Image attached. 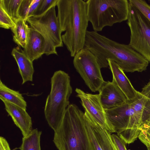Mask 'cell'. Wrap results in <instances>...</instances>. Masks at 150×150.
Masks as SVG:
<instances>
[{"label": "cell", "mask_w": 150, "mask_h": 150, "mask_svg": "<svg viewBox=\"0 0 150 150\" xmlns=\"http://www.w3.org/2000/svg\"><path fill=\"white\" fill-rule=\"evenodd\" d=\"M74 66L92 92L99 91L105 81L101 68L93 54L84 47L74 57Z\"/></svg>", "instance_id": "obj_9"}, {"label": "cell", "mask_w": 150, "mask_h": 150, "mask_svg": "<svg viewBox=\"0 0 150 150\" xmlns=\"http://www.w3.org/2000/svg\"><path fill=\"white\" fill-rule=\"evenodd\" d=\"M32 61L45 54H51L47 43L43 35L30 25L26 43L23 50Z\"/></svg>", "instance_id": "obj_12"}, {"label": "cell", "mask_w": 150, "mask_h": 150, "mask_svg": "<svg viewBox=\"0 0 150 150\" xmlns=\"http://www.w3.org/2000/svg\"><path fill=\"white\" fill-rule=\"evenodd\" d=\"M127 24L130 31L129 45L150 62V22L129 1Z\"/></svg>", "instance_id": "obj_7"}, {"label": "cell", "mask_w": 150, "mask_h": 150, "mask_svg": "<svg viewBox=\"0 0 150 150\" xmlns=\"http://www.w3.org/2000/svg\"><path fill=\"white\" fill-rule=\"evenodd\" d=\"M57 17L63 44L71 57L85 47L88 26L87 4L83 0H58Z\"/></svg>", "instance_id": "obj_1"}, {"label": "cell", "mask_w": 150, "mask_h": 150, "mask_svg": "<svg viewBox=\"0 0 150 150\" xmlns=\"http://www.w3.org/2000/svg\"></svg>", "instance_id": "obj_32"}, {"label": "cell", "mask_w": 150, "mask_h": 150, "mask_svg": "<svg viewBox=\"0 0 150 150\" xmlns=\"http://www.w3.org/2000/svg\"><path fill=\"white\" fill-rule=\"evenodd\" d=\"M53 141L58 150H95L88 134L84 115L71 104L56 130Z\"/></svg>", "instance_id": "obj_2"}, {"label": "cell", "mask_w": 150, "mask_h": 150, "mask_svg": "<svg viewBox=\"0 0 150 150\" xmlns=\"http://www.w3.org/2000/svg\"><path fill=\"white\" fill-rule=\"evenodd\" d=\"M11 54L18 64L19 71L22 79V84L28 81H32L34 71L33 62L26 56L23 50L20 51L14 48Z\"/></svg>", "instance_id": "obj_16"}, {"label": "cell", "mask_w": 150, "mask_h": 150, "mask_svg": "<svg viewBox=\"0 0 150 150\" xmlns=\"http://www.w3.org/2000/svg\"><path fill=\"white\" fill-rule=\"evenodd\" d=\"M42 132L37 129L32 130L26 136L23 137L21 150H41L40 138Z\"/></svg>", "instance_id": "obj_20"}, {"label": "cell", "mask_w": 150, "mask_h": 150, "mask_svg": "<svg viewBox=\"0 0 150 150\" xmlns=\"http://www.w3.org/2000/svg\"><path fill=\"white\" fill-rule=\"evenodd\" d=\"M147 150H150V149H147Z\"/></svg>", "instance_id": "obj_30"}, {"label": "cell", "mask_w": 150, "mask_h": 150, "mask_svg": "<svg viewBox=\"0 0 150 150\" xmlns=\"http://www.w3.org/2000/svg\"></svg>", "instance_id": "obj_31"}, {"label": "cell", "mask_w": 150, "mask_h": 150, "mask_svg": "<svg viewBox=\"0 0 150 150\" xmlns=\"http://www.w3.org/2000/svg\"><path fill=\"white\" fill-rule=\"evenodd\" d=\"M84 115L87 131L95 150H118L111 133L96 123L85 111Z\"/></svg>", "instance_id": "obj_11"}, {"label": "cell", "mask_w": 150, "mask_h": 150, "mask_svg": "<svg viewBox=\"0 0 150 150\" xmlns=\"http://www.w3.org/2000/svg\"><path fill=\"white\" fill-rule=\"evenodd\" d=\"M3 102L5 110L20 129L23 137L26 136L32 130V123L31 117L26 110L7 101Z\"/></svg>", "instance_id": "obj_14"}, {"label": "cell", "mask_w": 150, "mask_h": 150, "mask_svg": "<svg viewBox=\"0 0 150 150\" xmlns=\"http://www.w3.org/2000/svg\"><path fill=\"white\" fill-rule=\"evenodd\" d=\"M58 0H41L33 17L42 15L54 5H57Z\"/></svg>", "instance_id": "obj_25"}, {"label": "cell", "mask_w": 150, "mask_h": 150, "mask_svg": "<svg viewBox=\"0 0 150 150\" xmlns=\"http://www.w3.org/2000/svg\"><path fill=\"white\" fill-rule=\"evenodd\" d=\"M54 5L41 16L28 18L26 21L45 39L51 54L57 55L56 48L63 47L62 33Z\"/></svg>", "instance_id": "obj_8"}, {"label": "cell", "mask_w": 150, "mask_h": 150, "mask_svg": "<svg viewBox=\"0 0 150 150\" xmlns=\"http://www.w3.org/2000/svg\"><path fill=\"white\" fill-rule=\"evenodd\" d=\"M88 19L93 31H101L106 26L127 20L129 3L127 0H87Z\"/></svg>", "instance_id": "obj_5"}, {"label": "cell", "mask_w": 150, "mask_h": 150, "mask_svg": "<svg viewBox=\"0 0 150 150\" xmlns=\"http://www.w3.org/2000/svg\"><path fill=\"white\" fill-rule=\"evenodd\" d=\"M141 93L150 99V81L143 87Z\"/></svg>", "instance_id": "obj_29"}, {"label": "cell", "mask_w": 150, "mask_h": 150, "mask_svg": "<svg viewBox=\"0 0 150 150\" xmlns=\"http://www.w3.org/2000/svg\"><path fill=\"white\" fill-rule=\"evenodd\" d=\"M75 91L77 97L81 100V105L85 111L98 124L111 133L115 131L107 120L105 110L100 100L99 95L84 92L81 89L76 88Z\"/></svg>", "instance_id": "obj_10"}, {"label": "cell", "mask_w": 150, "mask_h": 150, "mask_svg": "<svg viewBox=\"0 0 150 150\" xmlns=\"http://www.w3.org/2000/svg\"><path fill=\"white\" fill-rule=\"evenodd\" d=\"M15 25L11 29L13 35V39L18 46L23 49L26 43L29 27L25 20L18 18L15 21Z\"/></svg>", "instance_id": "obj_19"}, {"label": "cell", "mask_w": 150, "mask_h": 150, "mask_svg": "<svg viewBox=\"0 0 150 150\" xmlns=\"http://www.w3.org/2000/svg\"><path fill=\"white\" fill-rule=\"evenodd\" d=\"M41 1V0H22L18 11L19 18L26 21L28 18L33 17Z\"/></svg>", "instance_id": "obj_21"}, {"label": "cell", "mask_w": 150, "mask_h": 150, "mask_svg": "<svg viewBox=\"0 0 150 150\" xmlns=\"http://www.w3.org/2000/svg\"><path fill=\"white\" fill-rule=\"evenodd\" d=\"M0 99L26 110L27 103L22 94L18 91L11 89L0 80Z\"/></svg>", "instance_id": "obj_17"}, {"label": "cell", "mask_w": 150, "mask_h": 150, "mask_svg": "<svg viewBox=\"0 0 150 150\" xmlns=\"http://www.w3.org/2000/svg\"><path fill=\"white\" fill-rule=\"evenodd\" d=\"M107 61L112 75V81L122 91L128 100L134 99L139 91L134 89L123 70L115 62L109 59Z\"/></svg>", "instance_id": "obj_15"}, {"label": "cell", "mask_w": 150, "mask_h": 150, "mask_svg": "<svg viewBox=\"0 0 150 150\" xmlns=\"http://www.w3.org/2000/svg\"><path fill=\"white\" fill-rule=\"evenodd\" d=\"M22 1V0H0V5L15 21L19 18L18 11Z\"/></svg>", "instance_id": "obj_22"}, {"label": "cell", "mask_w": 150, "mask_h": 150, "mask_svg": "<svg viewBox=\"0 0 150 150\" xmlns=\"http://www.w3.org/2000/svg\"><path fill=\"white\" fill-rule=\"evenodd\" d=\"M0 150H11L7 141L1 136L0 137Z\"/></svg>", "instance_id": "obj_28"}, {"label": "cell", "mask_w": 150, "mask_h": 150, "mask_svg": "<svg viewBox=\"0 0 150 150\" xmlns=\"http://www.w3.org/2000/svg\"><path fill=\"white\" fill-rule=\"evenodd\" d=\"M51 85L44 114L48 125L54 132L61 123L69 105V98L72 89L69 76L61 70L54 72L51 79Z\"/></svg>", "instance_id": "obj_3"}, {"label": "cell", "mask_w": 150, "mask_h": 150, "mask_svg": "<svg viewBox=\"0 0 150 150\" xmlns=\"http://www.w3.org/2000/svg\"><path fill=\"white\" fill-rule=\"evenodd\" d=\"M105 110L109 123L126 144L133 143L137 139L143 122L142 118L132 107L129 100L115 108Z\"/></svg>", "instance_id": "obj_6"}, {"label": "cell", "mask_w": 150, "mask_h": 150, "mask_svg": "<svg viewBox=\"0 0 150 150\" xmlns=\"http://www.w3.org/2000/svg\"><path fill=\"white\" fill-rule=\"evenodd\" d=\"M139 129L141 132L138 137L147 149H150V119L145 122Z\"/></svg>", "instance_id": "obj_23"}, {"label": "cell", "mask_w": 150, "mask_h": 150, "mask_svg": "<svg viewBox=\"0 0 150 150\" xmlns=\"http://www.w3.org/2000/svg\"><path fill=\"white\" fill-rule=\"evenodd\" d=\"M129 101L135 112L142 117L143 124L150 119V99L139 92L134 99Z\"/></svg>", "instance_id": "obj_18"}, {"label": "cell", "mask_w": 150, "mask_h": 150, "mask_svg": "<svg viewBox=\"0 0 150 150\" xmlns=\"http://www.w3.org/2000/svg\"><path fill=\"white\" fill-rule=\"evenodd\" d=\"M98 91L100 103L105 110L115 108L128 100L122 91L112 81H105Z\"/></svg>", "instance_id": "obj_13"}, {"label": "cell", "mask_w": 150, "mask_h": 150, "mask_svg": "<svg viewBox=\"0 0 150 150\" xmlns=\"http://www.w3.org/2000/svg\"><path fill=\"white\" fill-rule=\"evenodd\" d=\"M97 52L98 58L102 64H107L108 59H110L127 72L145 71L149 63L129 44L120 43L107 37L100 42Z\"/></svg>", "instance_id": "obj_4"}, {"label": "cell", "mask_w": 150, "mask_h": 150, "mask_svg": "<svg viewBox=\"0 0 150 150\" xmlns=\"http://www.w3.org/2000/svg\"><path fill=\"white\" fill-rule=\"evenodd\" d=\"M15 25L14 20L0 5V27L6 29H12Z\"/></svg>", "instance_id": "obj_24"}, {"label": "cell", "mask_w": 150, "mask_h": 150, "mask_svg": "<svg viewBox=\"0 0 150 150\" xmlns=\"http://www.w3.org/2000/svg\"><path fill=\"white\" fill-rule=\"evenodd\" d=\"M111 137L118 150H127L125 142L117 134H112Z\"/></svg>", "instance_id": "obj_27"}, {"label": "cell", "mask_w": 150, "mask_h": 150, "mask_svg": "<svg viewBox=\"0 0 150 150\" xmlns=\"http://www.w3.org/2000/svg\"><path fill=\"white\" fill-rule=\"evenodd\" d=\"M150 22V6L144 0H129Z\"/></svg>", "instance_id": "obj_26"}]
</instances>
